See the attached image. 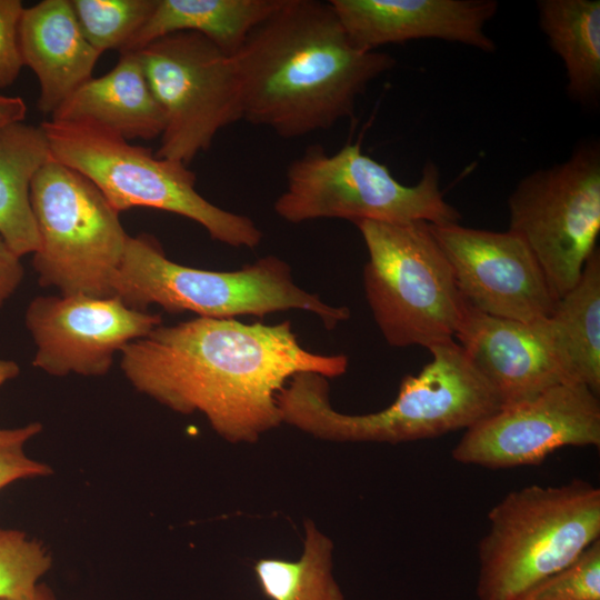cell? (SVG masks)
Returning a JSON list of instances; mask_svg holds the SVG:
<instances>
[{"label": "cell", "instance_id": "cell-24", "mask_svg": "<svg viewBox=\"0 0 600 600\" xmlns=\"http://www.w3.org/2000/svg\"><path fill=\"white\" fill-rule=\"evenodd\" d=\"M70 1L84 38L100 53L121 52L157 4V0Z\"/></svg>", "mask_w": 600, "mask_h": 600}, {"label": "cell", "instance_id": "cell-15", "mask_svg": "<svg viewBox=\"0 0 600 600\" xmlns=\"http://www.w3.org/2000/svg\"><path fill=\"white\" fill-rule=\"evenodd\" d=\"M454 341L491 387L501 407L569 382L549 318L521 322L486 314L468 304Z\"/></svg>", "mask_w": 600, "mask_h": 600}, {"label": "cell", "instance_id": "cell-18", "mask_svg": "<svg viewBox=\"0 0 600 600\" xmlns=\"http://www.w3.org/2000/svg\"><path fill=\"white\" fill-rule=\"evenodd\" d=\"M51 120L92 126L126 140H152L164 128L162 110L137 52L120 54L112 70L79 87Z\"/></svg>", "mask_w": 600, "mask_h": 600}, {"label": "cell", "instance_id": "cell-11", "mask_svg": "<svg viewBox=\"0 0 600 600\" xmlns=\"http://www.w3.org/2000/svg\"><path fill=\"white\" fill-rule=\"evenodd\" d=\"M137 53L164 118L156 156L188 166L221 129L243 119L236 60L206 37L176 32Z\"/></svg>", "mask_w": 600, "mask_h": 600}, {"label": "cell", "instance_id": "cell-10", "mask_svg": "<svg viewBox=\"0 0 600 600\" xmlns=\"http://www.w3.org/2000/svg\"><path fill=\"white\" fill-rule=\"evenodd\" d=\"M509 231L539 262L557 300L578 282L600 232V146L522 178L508 199Z\"/></svg>", "mask_w": 600, "mask_h": 600}, {"label": "cell", "instance_id": "cell-20", "mask_svg": "<svg viewBox=\"0 0 600 600\" xmlns=\"http://www.w3.org/2000/svg\"><path fill=\"white\" fill-rule=\"evenodd\" d=\"M50 159L41 126L18 122L0 127V236L21 258L39 247L30 184Z\"/></svg>", "mask_w": 600, "mask_h": 600}, {"label": "cell", "instance_id": "cell-21", "mask_svg": "<svg viewBox=\"0 0 600 600\" xmlns=\"http://www.w3.org/2000/svg\"><path fill=\"white\" fill-rule=\"evenodd\" d=\"M539 24L562 60L569 97L584 108L600 99V1L540 0Z\"/></svg>", "mask_w": 600, "mask_h": 600}, {"label": "cell", "instance_id": "cell-3", "mask_svg": "<svg viewBox=\"0 0 600 600\" xmlns=\"http://www.w3.org/2000/svg\"><path fill=\"white\" fill-rule=\"evenodd\" d=\"M428 350L431 361L418 374L406 376L394 401L372 413L334 410L328 378L297 373L278 393L281 420L323 440L396 444L467 430L501 408L491 387L454 340Z\"/></svg>", "mask_w": 600, "mask_h": 600}, {"label": "cell", "instance_id": "cell-13", "mask_svg": "<svg viewBox=\"0 0 600 600\" xmlns=\"http://www.w3.org/2000/svg\"><path fill=\"white\" fill-rule=\"evenodd\" d=\"M24 323L36 346L34 368L53 377H101L117 353L162 324V318L116 296L50 294L30 301Z\"/></svg>", "mask_w": 600, "mask_h": 600}, {"label": "cell", "instance_id": "cell-1", "mask_svg": "<svg viewBox=\"0 0 600 600\" xmlns=\"http://www.w3.org/2000/svg\"><path fill=\"white\" fill-rule=\"evenodd\" d=\"M130 384L172 411L203 414L232 443L256 442L281 420L277 397L297 373L343 374L344 354L304 349L290 321L197 317L160 324L120 352Z\"/></svg>", "mask_w": 600, "mask_h": 600}, {"label": "cell", "instance_id": "cell-29", "mask_svg": "<svg viewBox=\"0 0 600 600\" xmlns=\"http://www.w3.org/2000/svg\"><path fill=\"white\" fill-rule=\"evenodd\" d=\"M23 277L21 257L0 236V310L17 291Z\"/></svg>", "mask_w": 600, "mask_h": 600}, {"label": "cell", "instance_id": "cell-26", "mask_svg": "<svg viewBox=\"0 0 600 600\" xmlns=\"http://www.w3.org/2000/svg\"><path fill=\"white\" fill-rule=\"evenodd\" d=\"M516 600H600V539L570 564L534 583Z\"/></svg>", "mask_w": 600, "mask_h": 600}, {"label": "cell", "instance_id": "cell-12", "mask_svg": "<svg viewBox=\"0 0 600 600\" xmlns=\"http://www.w3.org/2000/svg\"><path fill=\"white\" fill-rule=\"evenodd\" d=\"M599 446V396L584 384L564 382L468 428L451 454L463 464L508 469L539 464L563 447Z\"/></svg>", "mask_w": 600, "mask_h": 600}, {"label": "cell", "instance_id": "cell-2", "mask_svg": "<svg viewBox=\"0 0 600 600\" xmlns=\"http://www.w3.org/2000/svg\"><path fill=\"white\" fill-rule=\"evenodd\" d=\"M233 58L243 119L283 139L352 117L368 86L396 64L388 53L354 47L320 0H281Z\"/></svg>", "mask_w": 600, "mask_h": 600}, {"label": "cell", "instance_id": "cell-17", "mask_svg": "<svg viewBox=\"0 0 600 600\" xmlns=\"http://www.w3.org/2000/svg\"><path fill=\"white\" fill-rule=\"evenodd\" d=\"M19 47L23 64L39 81L37 107L50 116L93 77L101 56L84 38L70 0H43L24 8Z\"/></svg>", "mask_w": 600, "mask_h": 600}, {"label": "cell", "instance_id": "cell-32", "mask_svg": "<svg viewBox=\"0 0 600 600\" xmlns=\"http://www.w3.org/2000/svg\"><path fill=\"white\" fill-rule=\"evenodd\" d=\"M20 373L18 363L10 359L0 358V388L16 379Z\"/></svg>", "mask_w": 600, "mask_h": 600}, {"label": "cell", "instance_id": "cell-27", "mask_svg": "<svg viewBox=\"0 0 600 600\" xmlns=\"http://www.w3.org/2000/svg\"><path fill=\"white\" fill-rule=\"evenodd\" d=\"M42 431L40 422L0 428V490L24 479L51 474L50 466L27 454L28 442Z\"/></svg>", "mask_w": 600, "mask_h": 600}, {"label": "cell", "instance_id": "cell-30", "mask_svg": "<svg viewBox=\"0 0 600 600\" xmlns=\"http://www.w3.org/2000/svg\"><path fill=\"white\" fill-rule=\"evenodd\" d=\"M27 107L20 97L0 94V127L22 122Z\"/></svg>", "mask_w": 600, "mask_h": 600}, {"label": "cell", "instance_id": "cell-7", "mask_svg": "<svg viewBox=\"0 0 600 600\" xmlns=\"http://www.w3.org/2000/svg\"><path fill=\"white\" fill-rule=\"evenodd\" d=\"M368 251L363 288L391 347L454 340L468 303L428 222H354Z\"/></svg>", "mask_w": 600, "mask_h": 600}, {"label": "cell", "instance_id": "cell-25", "mask_svg": "<svg viewBox=\"0 0 600 600\" xmlns=\"http://www.w3.org/2000/svg\"><path fill=\"white\" fill-rule=\"evenodd\" d=\"M51 566L42 542L21 530L0 528V599L29 593Z\"/></svg>", "mask_w": 600, "mask_h": 600}, {"label": "cell", "instance_id": "cell-31", "mask_svg": "<svg viewBox=\"0 0 600 600\" xmlns=\"http://www.w3.org/2000/svg\"><path fill=\"white\" fill-rule=\"evenodd\" d=\"M0 600H58L54 592L46 583H39L32 591L21 597L3 598Z\"/></svg>", "mask_w": 600, "mask_h": 600}, {"label": "cell", "instance_id": "cell-28", "mask_svg": "<svg viewBox=\"0 0 600 600\" xmlns=\"http://www.w3.org/2000/svg\"><path fill=\"white\" fill-rule=\"evenodd\" d=\"M20 0H0V89L9 87L24 66L19 47Z\"/></svg>", "mask_w": 600, "mask_h": 600}, {"label": "cell", "instance_id": "cell-9", "mask_svg": "<svg viewBox=\"0 0 600 600\" xmlns=\"http://www.w3.org/2000/svg\"><path fill=\"white\" fill-rule=\"evenodd\" d=\"M30 203L39 236L32 259L39 284L63 296H113L129 236L100 189L52 158L31 181Z\"/></svg>", "mask_w": 600, "mask_h": 600}, {"label": "cell", "instance_id": "cell-16", "mask_svg": "<svg viewBox=\"0 0 600 600\" xmlns=\"http://www.w3.org/2000/svg\"><path fill=\"white\" fill-rule=\"evenodd\" d=\"M354 47L377 51L381 46L418 39H440L493 52L484 27L497 13L493 0H331Z\"/></svg>", "mask_w": 600, "mask_h": 600}, {"label": "cell", "instance_id": "cell-14", "mask_svg": "<svg viewBox=\"0 0 600 600\" xmlns=\"http://www.w3.org/2000/svg\"><path fill=\"white\" fill-rule=\"evenodd\" d=\"M429 228L473 309L521 322L551 317L558 300L536 257L516 233L459 223H429Z\"/></svg>", "mask_w": 600, "mask_h": 600}, {"label": "cell", "instance_id": "cell-19", "mask_svg": "<svg viewBox=\"0 0 600 600\" xmlns=\"http://www.w3.org/2000/svg\"><path fill=\"white\" fill-rule=\"evenodd\" d=\"M281 0H157L156 8L120 54L140 51L176 32L199 33L234 56Z\"/></svg>", "mask_w": 600, "mask_h": 600}, {"label": "cell", "instance_id": "cell-5", "mask_svg": "<svg viewBox=\"0 0 600 600\" xmlns=\"http://www.w3.org/2000/svg\"><path fill=\"white\" fill-rule=\"evenodd\" d=\"M488 523L478 544L477 597L516 600L600 539V489L582 479L530 484L494 504Z\"/></svg>", "mask_w": 600, "mask_h": 600}, {"label": "cell", "instance_id": "cell-23", "mask_svg": "<svg viewBox=\"0 0 600 600\" xmlns=\"http://www.w3.org/2000/svg\"><path fill=\"white\" fill-rule=\"evenodd\" d=\"M253 571L269 600H344L332 574V542L311 521L298 560L262 558Z\"/></svg>", "mask_w": 600, "mask_h": 600}, {"label": "cell", "instance_id": "cell-22", "mask_svg": "<svg viewBox=\"0 0 600 600\" xmlns=\"http://www.w3.org/2000/svg\"><path fill=\"white\" fill-rule=\"evenodd\" d=\"M550 323L569 382L600 392V252L587 260L576 286L557 301Z\"/></svg>", "mask_w": 600, "mask_h": 600}, {"label": "cell", "instance_id": "cell-8", "mask_svg": "<svg viewBox=\"0 0 600 600\" xmlns=\"http://www.w3.org/2000/svg\"><path fill=\"white\" fill-rule=\"evenodd\" d=\"M274 212L284 221L316 219L459 223V211L440 189L439 169L427 162L418 183L406 186L389 168L366 154L359 142L334 153L310 146L287 168L286 188Z\"/></svg>", "mask_w": 600, "mask_h": 600}, {"label": "cell", "instance_id": "cell-4", "mask_svg": "<svg viewBox=\"0 0 600 600\" xmlns=\"http://www.w3.org/2000/svg\"><path fill=\"white\" fill-rule=\"evenodd\" d=\"M113 296L130 308L156 304L168 312L236 319L286 310L316 314L331 330L350 317L347 307L328 304L296 284L290 266L269 254L234 271L197 269L170 260L149 233L129 236L112 279Z\"/></svg>", "mask_w": 600, "mask_h": 600}, {"label": "cell", "instance_id": "cell-6", "mask_svg": "<svg viewBox=\"0 0 600 600\" xmlns=\"http://www.w3.org/2000/svg\"><path fill=\"white\" fill-rule=\"evenodd\" d=\"M40 126L52 158L91 180L119 213L136 207L167 211L197 222L227 246L260 244L256 223L203 198L186 164L92 126L51 119Z\"/></svg>", "mask_w": 600, "mask_h": 600}]
</instances>
